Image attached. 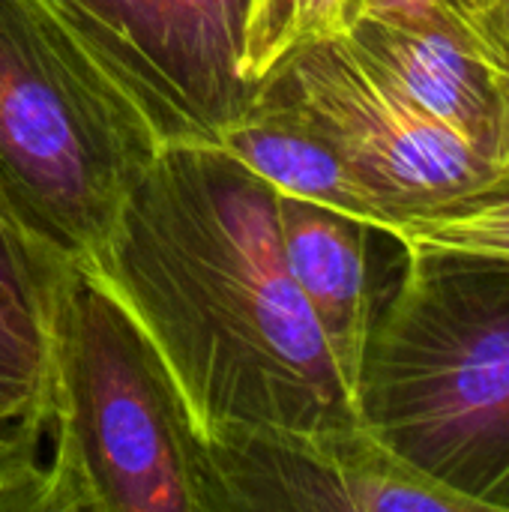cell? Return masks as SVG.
<instances>
[{"label": "cell", "mask_w": 509, "mask_h": 512, "mask_svg": "<svg viewBox=\"0 0 509 512\" xmlns=\"http://www.w3.org/2000/svg\"><path fill=\"white\" fill-rule=\"evenodd\" d=\"M96 276L162 354L207 444L231 426H363L291 279L279 195L225 147H162Z\"/></svg>", "instance_id": "obj_1"}, {"label": "cell", "mask_w": 509, "mask_h": 512, "mask_svg": "<svg viewBox=\"0 0 509 512\" xmlns=\"http://www.w3.org/2000/svg\"><path fill=\"white\" fill-rule=\"evenodd\" d=\"M399 252L357 378L360 420L474 512H509V261Z\"/></svg>", "instance_id": "obj_2"}, {"label": "cell", "mask_w": 509, "mask_h": 512, "mask_svg": "<svg viewBox=\"0 0 509 512\" xmlns=\"http://www.w3.org/2000/svg\"><path fill=\"white\" fill-rule=\"evenodd\" d=\"M48 512H231L162 354L84 267L51 279Z\"/></svg>", "instance_id": "obj_3"}, {"label": "cell", "mask_w": 509, "mask_h": 512, "mask_svg": "<svg viewBox=\"0 0 509 512\" xmlns=\"http://www.w3.org/2000/svg\"><path fill=\"white\" fill-rule=\"evenodd\" d=\"M159 150L42 0H0V201L48 258L96 273Z\"/></svg>", "instance_id": "obj_4"}, {"label": "cell", "mask_w": 509, "mask_h": 512, "mask_svg": "<svg viewBox=\"0 0 509 512\" xmlns=\"http://www.w3.org/2000/svg\"><path fill=\"white\" fill-rule=\"evenodd\" d=\"M135 102L162 147H222L261 84L243 75L249 0H42Z\"/></svg>", "instance_id": "obj_5"}, {"label": "cell", "mask_w": 509, "mask_h": 512, "mask_svg": "<svg viewBox=\"0 0 509 512\" xmlns=\"http://www.w3.org/2000/svg\"><path fill=\"white\" fill-rule=\"evenodd\" d=\"M285 69L318 132L387 213V237L405 216L477 186L498 168L417 111L342 36L306 45Z\"/></svg>", "instance_id": "obj_6"}, {"label": "cell", "mask_w": 509, "mask_h": 512, "mask_svg": "<svg viewBox=\"0 0 509 512\" xmlns=\"http://www.w3.org/2000/svg\"><path fill=\"white\" fill-rule=\"evenodd\" d=\"M210 456L231 512H474L366 426L222 429Z\"/></svg>", "instance_id": "obj_7"}, {"label": "cell", "mask_w": 509, "mask_h": 512, "mask_svg": "<svg viewBox=\"0 0 509 512\" xmlns=\"http://www.w3.org/2000/svg\"><path fill=\"white\" fill-rule=\"evenodd\" d=\"M342 39L417 111L450 129L483 159L509 162L504 39L489 45L441 18L378 15H357Z\"/></svg>", "instance_id": "obj_8"}, {"label": "cell", "mask_w": 509, "mask_h": 512, "mask_svg": "<svg viewBox=\"0 0 509 512\" xmlns=\"http://www.w3.org/2000/svg\"><path fill=\"white\" fill-rule=\"evenodd\" d=\"M279 231L291 279L357 396L366 342L381 303L372 282L369 240L381 231L291 195H279Z\"/></svg>", "instance_id": "obj_9"}, {"label": "cell", "mask_w": 509, "mask_h": 512, "mask_svg": "<svg viewBox=\"0 0 509 512\" xmlns=\"http://www.w3.org/2000/svg\"><path fill=\"white\" fill-rule=\"evenodd\" d=\"M222 147L279 195L333 207L378 228L381 234L390 231L381 204L312 123L285 66L261 81L252 105L228 132Z\"/></svg>", "instance_id": "obj_10"}, {"label": "cell", "mask_w": 509, "mask_h": 512, "mask_svg": "<svg viewBox=\"0 0 509 512\" xmlns=\"http://www.w3.org/2000/svg\"><path fill=\"white\" fill-rule=\"evenodd\" d=\"M48 258L0 201V426L51 432V279Z\"/></svg>", "instance_id": "obj_11"}, {"label": "cell", "mask_w": 509, "mask_h": 512, "mask_svg": "<svg viewBox=\"0 0 509 512\" xmlns=\"http://www.w3.org/2000/svg\"><path fill=\"white\" fill-rule=\"evenodd\" d=\"M390 240L405 249L509 261V162L498 165L477 186L405 216Z\"/></svg>", "instance_id": "obj_12"}, {"label": "cell", "mask_w": 509, "mask_h": 512, "mask_svg": "<svg viewBox=\"0 0 509 512\" xmlns=\"http://www.w3.org/2000/svg\"><path fill=\"white\" fill-rule=\"evenodd\" d=\"M360 15V0H249L243 75L261 84L306 45L345 36Z\"/></svg>", "instance_id": "obj_13"}, {"label": "cell", "mask_w": 509, "mask_h": 512, "mask_svg": "<svg viewBox=\"0 0 509 512\" xmlns=\"http://www.w3.org/2000/svg\"><path fill=\"white\" fill-rule=\"evenodd\" d=\"M45 435L30 423L0 426V512H48Z\"/></svg>", "instance_id": "obj_14"}, {"label": "cell", "mask_w": 509, "mask_h": 512, "mask_svg": "<svg viewBox=\"0 0 509 512\" xmlns=\"http://www.w3.org/2000/svg\"><path fill=\"white\" fill-rule=\"evenodd\" d=\"M507 9L509 0H360V15L441 18L489 45H501Z\"/></svg>", "instance_id": "obj_15"}, {"label": "cell", "mask_w": 509, "mask_h": 512, "mask_svg": "<svg viewBox=\"0 0 509 512\" xmlns=\"http://www.w3.org/2000/svg\"><path fill=\"white\" fill-rule=\"evenodd\" d=\"M504 51H507V63H509V9H507V18H504Z\"/></svg>", "instance_id": "obj_16"}]
</instances>
